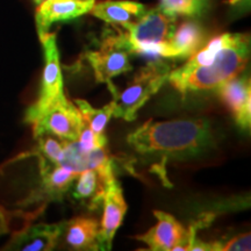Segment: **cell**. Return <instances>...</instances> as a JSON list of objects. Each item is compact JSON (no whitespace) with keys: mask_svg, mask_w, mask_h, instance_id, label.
<instances>
[{"mask_svg":"<svg viewBox=\"0 0 251 251\" xmlns=\"http://www.w3.org/2000/svg\"><path fill=\"white\" fill-rule=\"evenodd\" d=\"M205 34L196 21H186L174 30L168 41L148 47L141 55L153 59L162 58H187L202 46Z\"/></svg>","mask_w":251,"mask_h":251,"instance_id":"8","label":"cell"},{"mask_svg":"<svg viewBox=\"0 0 251 251\" xmlns=\"http://www.w3.org/2000/svg\"><path fill=\"white\" fill-rule=\"evenodd\" d=\"M211 142V128L202 119L162 122L150 119L127 136V143L141 155L164 157L196 155Z\"/></svg>","mask_w":251,"mask_h":251,"instance_id":"1","label":"cell"},{"mask_svg":"<svg viewBox=\"0 0 251 251\" xmlns=\"http://www.w3.org/2000/svg\"><path fill=\"white\" fill-rule=\"evenodd\" d=\"M103 214L99 229L100 250H111L114 235L124 221L127 212L124 192L115 178L106 187L105 196L102 199Z\"/></svg>","mask_w":251,"mask_h":251,"instance_id":"10","label":"cell"},{"mask_svg":"<svg viewBox=\"0 0 251 251\" xmlns=\"http://www.w3.org/2000/svg\"><path fill=\"white\" fill-rule=\"evenodd\" d=\"M193 1H194V4H196L198 11H199V13H201V11L203 9V7L206 6L208 0H193Z\"/></svg>","mask_w":251,"mask_h":251,"instance_id":"24","label":"cell"},{"mask_svg":"<svg viewBox=\"0 0 251 251\" xmlns=\"http://www.w3.org/2000/svg\"><path fill=\"white\" fill-rule=\"evenodd\" d=\"M77 142L79 144L81 150L91 151V150L99 148V147L106 146L107 144V139H106L105 134H97L96 131H93L90 128V126L86 124V121L84 120Z\"/></svg>","mask_w":251,"mask_h":251,"instance_id":"21","label":"cell"},{"mask_svg":"<svg viewBox=\"0 0 251 251\" xmlns=\"http://www.w3.org/2000/svg\"><path fill=\"white\" fill-rule=\"evenodd\" d=\"M39 158L41 178H42L39 198H47L49 200L61 199L79 174L69 170L62 165L50 164L41 157Z\"/></svg>","mask_w":251,"mask_h":251,"instance_id":"16","label":"cell"},{"mask_svg":"<svg viewBox=\"0 0 251 251\" xmlns=\"http://www.w3.org/2000/svg\"><path fill=\"white\" fill-rule=\"evenodd\" d=\"M77 184L74 191V197L80 201L86 202L91 209L99 207L102 203L107 184L96 170H84L77 177Z\"/></svg>","mask_w":251,"mask_h":251,"instance_id":"17","label":"cell"},{"mask_svg":"<svg viewBox=\"0 0 251 251\" xmlns=\"http://www.w3.org/2000/svg\"><path fill=\"white\" fill-rule=\"evenodd\" d=\"M75 105L79 109L81 117L90 126V128L97 134H105V128L107 126L109 119L113 117L114 112V102L111 101L108 105L103 106L102 108H93L86 100L76 99Z\"/></svg>","mask_w":251,"mask_h":251,"instance_id":"18","label":"cell"},{"mask_svg":"<svg viewBox=\"0 0 251 251\" xmlns=\"http://www.w3.org/2000/svg\"><path fill=\"white\" fill-rule=\"evenodd\" d=\"M9 229V216L4 208L0 207V236L8 233Z\"/></svg>","mask_w":251,"mask_h":251,"instance_id":"23","label":"cell"},{"mask_svg":"<svg viewBox=\"0 0 251 251\" xmlns=\"http://www.w3.org/2000/svg\"><path fill=\"white\" fill-rule=\"evenodd\" d=\"M144 5L130 0H103L94 2L90 13L103 23L120 25L135 23L146 13Z\"/></svg>","mask_w":251,"mask_h":251,"instance_id":"14","label":"cell"},{"mask_svg":"<svg viewBox=\"0 0 251 251\" xmlns=\"http://www.w3.org/2000/svg\"><path fill=\"white\" fill-rule=\"evenodd\" d=\"M83 124L84 119L79 109L63 94L30 125L33 126L35 139L43 134H49L62 141H77Z\"/></svg>","mask_w":251,"mask_h":251,"instance_id":"6","label":"cell"},{"mask_svg":"<svg viewBox=\"0 0 251 251\" xmlns=\"http://www.w3.org/2000/svg\"><path fill=\"white\" fill-rule=\"evenodd\" d=\"M244 1H247V0H229V4L238 5V4H241V2H244Z\"/></svg>","mask_w":251,"mask_h":251,"instance_id":"25","label":"cell"},{"mask_svg":"<svg viewBox=\"0 0 251 251\" xmlns=\"http://www.w3.org/2000/svg\"><path fill=\"white\" fill-rule=\"evenodd\" d=\"M130 50L126 46L121 31L118 35H109L102 41L99 49L86 52V59L92 68L97 81L107 85L113 97L118 90L112 79L119 75L133 70Z\"/></svg>","mask_w":251,"mask_h":251,"instance_id":"4","label":"cell"},{"mask_svg":"<svg viewBox=\"0 0 251 251\" xmlns=\"http://www.w3.org/2000/svg\"><path fill=\"white\" fill-rule=\"evenodd\" d=\"M45 54V69L39 98L27 109L25 121L31 124L39 115L64 94L59 51L55 33H46L40 36Z\"/></svg>","mask_w":251,"mask_h":251,"instance_id":"5","label":"cell"},{"mask_svg":"<svg viewBox=\"0 0 251 251\" xmlns=\"http://www.w3.org/2000/svg\"><path fill=\"white\" fill-rule=\"evenodd\" d=\"M157 224L146 234L135 236L152 251H187L188 230L175 216L162 211H153Z\"/></svg>","mask_w":251,"mask_h":251,"instance_id":"9","label":"cell"},{"mask_svg":"<svg viewBox=\"0 0 251 251\" xmlns=\"http://www.w3.org/2000/svg\"><path fill=\"white\" fill-rule=\"evenodd\" d=\"M158 8L168 17L176 19L179 15L200 14L193 0H159Z\"/></svg>","mask_w":251,"mask_h":251,"instance_id":"20","label":"cell"},{"mask_svg":"<svg viewBox=\"0 0 251 251\" xmlns=\"http://www.w3.org/2000/svg\"><path fill=\"white\" fill-rule=\"evenodd\" d=\"M250 55V37L247 34H230L227 43L219 50L209 64L178 74L171 70L168 80L185 97L190 92L215 90L216 87L242 75Z\"/></svg>","mask_w":251,"mask_h":251,"instance_id":"2","label":"cell"},{"mask_svg":"<svg viewBox=\"0 0 251 251\" xmlns=\"http://www.w3.org/2000/svg\"><path fill=\"white\" fill-rule=\"evenodd\" d=\"M39 141L36 155L43 158L50 164L58 165L63 155V142L50 136L49 134H43L36 137Z\"/></svg>","mask_w":251,"mask_h":251,"instance_id":"19","label":"cell"},{"mask_svg":"<svg viewBox=\"0 0 251 251\" xmlns=\"http://www.w3.org/2000/svg\"><path fill=\"white\" fill-rule=\"evenodd\" d=\"M100 224L93 218L79 216L65 222V241L74 250H100Z\"/></svg>","mask_w":251,"mask_h":251,"instance_id":"15","label":"cell"},{"mask_svg":"<svg viewBox=\"0 0 251 251\" xmlns=\"http://www.w3.org/2000/svg\"><path fill=\"white\" fill-rule=\"evenodd\" d=\"M65 222L61 224H39L24 228L13 234L5 250L20 251H49L58 243L59 237L64 233Z\"/></svg>","mask_w":251,"mask_h":251,"instance_id":"13","label":"cell"},{"mask_svg":"<svg viewBox=\"0 0 251 251\" xmlns=\"http://www.w3.org/2000/svg\"><path fill=\"white\" fill-rule=\"evenodd\" d=\"M96 0H45L36 9L35 20L39 36L48 33L56 23L68 21L90 13Z\"/></svg>","mask_w":251,"mask_h":251,"instance_id":"12","label":"cell"},{"mask_svg":"<svg viewBox=\"0 0 251 251\" xmlns=\"http://www.w3.org/2000/svg\"><path fill=\"white\" fill-rule=\"evenodd\" d=\"M251 249L250 233L237 235L226 243L212 242V251H246Z\"/></svg>","mask_w":251,"mask_h":251,"instance_id":"22","label":"cell"},{"mask_svg":"<svg viewBox=\"0 0 251 251\" xmlns=\"http://www.w3.org/2000/svg\"><path fill=\"white\" fill-rule=\"evenodd\" d=\"M34 1H35L36 4L39 5V4H41V2H42V1H45V0H34Z\"/></svg>","mask_w":251,"mask_h":251,"instance_id":"26","label":"cell"},{"mask_svg":"<svg viewBox=\"0 0 251 251\" xmlns=\"http://www.w3.org/2000/svg\"><path fill=\"white\" fill-rule=\"evenodd\" d=\"M221 101L230 111L235 122L243 129L251 126V85L248 76H237L216 87Z\"/></svg>","mask_w":251,"mask_h":251,"instance_id":"11","label":"cell"},{"mask_svg":"<svg viewBox=\"0 0 251 251\" xmlns=\"http://www.w3.org/2000/svg\"><path fill=\"white\" fill-rule=\"evenodd\" d=\"M174 21L175 19L165 15L158 7L152 8L135 23L121 26L126 29L121 34L131 54H141L148 47L168 41L175 30Z\"/></svg>","mask_w":251,"mask_h":251,"instance_id":"7","label":"cell"},{"mask_svg":"<svg viewBox=\"0 0 251 251\" xmlns=\"http://www.w3.org/2000/svg\"><path fill=\"white\" fill-rule=\"evenodd\" d=\"M169 72L170 68L157 59L141 69L127 87L114 97L113 117L126 121L135 120L137 112L144 103L158 92L165 80H168Z\"/></svg>","mask_w":251,"mask_h":251,"instance_id":"3","label":"cell"}]
</instances>
